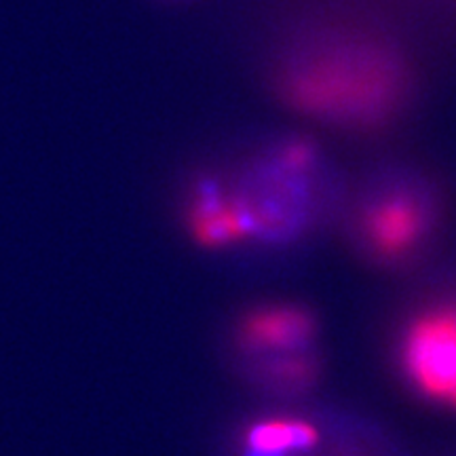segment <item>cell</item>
<instances>
[{
	"mask_svg": "<svg viewBox=\"0 0 456 456\" xmlns=\"http://www.w3.org/2000/svg\"><path fill=\"white\" fill-rule=\"evenodd\" d=\"M402 66L389 51L368 43H330L311 49L285 70V98L326 121L372 125L395 108Z\"/></svg>",
	"mask_w": 456,
	"mask_h": 456,
	"instance_id": "1",
	"label": "cell"
},
{
	"mask_svg": "<svg viewBox=\"0 0 456 456\" xmlns=\"http://www.w3.org/2000/svg\"><path fill=\"white\" fill-rule=\"evenodd\" d=\"M397 357L420 397L456 412V302L429 306L410 319Z\"/></svg>",
	"mask_w": 456,
	"mask_h": 456,
	"instance_id": "2",
	"label": "cell"
},
{
	"mask_svg": "<svg viewBox=\"0 0 456 456\" xmlns=\"http://www.w3.org/2000/svg\"><path fill=\"white\" fill-rule=\"evenodd\" d=\"M186 218L191 237L205 249H222L265 235L254 203L224 195L214 180H201L195 186Z\"/></svg>",
	"mask_w": 456,
	"mask_h": 456,
	"instance_id": "3",
	"label": "cell"
},
{
	"mask_svg": "<svg viewBox=\"0 0 456 456\" xmlns=\"http://www.w3.org/2000/svg\"><path fill=\"white\" fill-rule=\"evenodd\" d=\"M429 224V214L416 192L406 188L387 192L368 205L362 218L363 235L376 254L403 256L420 241Z\"/></svg>",
	"mask_w": 456,
	"mask_h": 456,
	"instance_id": "4",
	"label": "cell"
},
{
	"mask_svg": "<svg viewBox=\"0 0 456 456\" xmlns=\"http://www.w3.org/2000/svg\"><path fill=\"white\" fill-rule=\"evenodd\" d=\"M315 317L300 305H265L245 313L237 342L254 355H285L305 351L315 336Z\"/></svg>",
	"mask_w": 456,
	"mask_h": 456,
	"instance_id": "5",
	"label": "cell"
},
{
	"mask_svg": "<svg viewBox=\"0 0 456 456\" xmlns=\"http://www.w3.org/2000/svg\"><path fill=\"white\" fill-rule=\"evenodd\" d=\"M322 431L313 420L294 414L256 419L241 433V456H302L315 450Z\"/></svg>",
	"mask_w": 456,
	"mask_h": 456,
	"instance_id": "6",
	"label": "cell"
},
{
	"mask_svg": "<svg viewBox=\"0 0 456 456\" xmlns=\"http://www.w3.org/2000/svg\"><path fill=\"white\" fill-rule=\"evenodd\" d=\"M269 374L275 383L283 387H306L315 379L317 363L306 351L285 353L271 357Z\"/></svg>",
	"mask_w": 456,
	"mask_h": 456,
	"instance_id": "7",
	"label": "cell"
},
{
	"mask_svg": "<svg viewBox=\"0 0 456 456\" xmlns=\"http://www.w3.org/2000/svg\"><path fill=\"white\" fill-rule=\"evenodd\" d=\"M317 161V151L311 142L306 140H289L279 148L277 152V169L285 174L302 175L313 169Z\"/></svg>",
	"mask_w": 456,
	"mask_h": 456,
	"instance_id": "8",
	"label": "cell"
}]
</instances>
